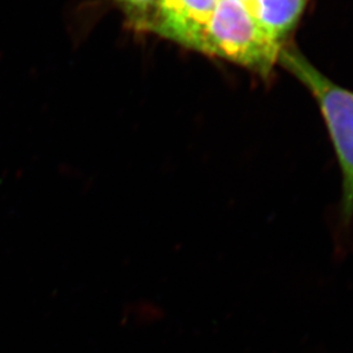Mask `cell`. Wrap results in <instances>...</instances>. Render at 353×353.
I'll use <instances>...</instances> for the list:
<instances>
[{
    "label": "cell",
    "instance_id": "5",
    "mask_svg": "<svg viewBox=\"0 0 353 353\" xmlns=\"http://www.w3.org/2000/svg\"><path fill=\"white\" fill-rule=\"evenodd\" d=\"M133 28L154 31L160 0H116Z\"/></svg>",
    "mask_w": 353,
    "mask_h": 353
},
{
    "label": "cell",
    "instance_id": "7",
    "mask_svg": "<svg viewBox=\"0 0 353 353\" xmlns=\"http://www.w3.org/2000/svg\"><path fill=\"white\" fill-rule=\"evenodd\" d=\"M169 1H171V0H160V6H159V8H160L161 6L165 5V3H169Z\"/></svg>",
    "mask_w": 353,
    "mask_h": 353
},
{
    "label": "cell",
    "instance_id": "1",
    "mask_svg": "<svg viewBox=\"0 0 353 353\" xmlns=\"http://www.w3.org/2000/svg\"><path fill=\"white\" fill-rule=\"evenodd\" d=\"M279 63L295 76L316 100L340 168V223H353V91L319 72L294 44L282 48Z\"/></svg>",
    "mask_w": 353,
    "mask_h": 353
},
{
    "label": "cell",
    "instance_id": "4",
    "mask_svg": "<svg viewBox=\"0 0 353 353\" xmlns=\"http://www.w3.org/2000/svg\"><path fill=\"white\" fill-rule=\"evenodd\" d=\"M310 0H254L252 15L285 48L302 20Z\"/></svg>",
    "mask_w": 353,
    "mask_h": 353
},
{
    "label": "cell",
    "instance_id": "6",
    "mask_svg": "<svg viewBox=\"0 0 353 353\" xmlns=\"http://www.w3.org/2000/svg\"><path fill=\"white\" fill-rule=\"evenodd\" d=\"M228 1H233V3H238L242 6H245L247 10H250L252 14V6H254V0H228Z\"/></svg>",
    "mask_w": 353,
    "mask_h": 353
},
{
    "label": "cell",
    "instance_id": "2",
    "mask_svg": "<svg viewBox=\"0 0 353 353\" xmlns=\"http://www.w3.org/2000/svg\"><path fill=\"white\" fill-rule=\"evenodd\" d=\"M282 48L250 10L240 3L219 0L208 26L202 52L234 62L268 79Z\"/></svg>",
    "mask_w": 353,
    "mask_h": 353
},
{
    "label": "cell",
    "instance_id": "3",
    "mask_svg": "<svg viewBox=\"0 0 353 353\" xmlns=\"http://www.w3.org/2000/svg\"><path fill=\"white\" fill-rule=\"evenodd\" d=\"M219 0H171L159 8L154 31L202 52L208 26Z\"/></svg>",
    "mask_w": 353,
    "mask_h": 353
}]
</instances>
